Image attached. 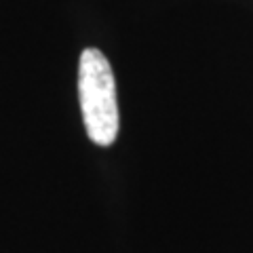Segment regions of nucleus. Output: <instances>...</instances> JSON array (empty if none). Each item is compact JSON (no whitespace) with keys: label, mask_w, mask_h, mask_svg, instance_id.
Masks as SVG:
<instances>
[{"label":"nucleus","mask_w":253,"mask_h":253,"mask_svg":"<svg viewBox=\"0 0 253 253\" xmlns=\"http://www.w3.org/2000/svg\"><path fill=\"white\" fill-rule=\"evenodd\" d=\"M78 95L86 135L108 148L118 135V101L112 66L99 49H84L78 61Z\"/></svg>","instance_id":"f257e3e1"}]
</instances>
